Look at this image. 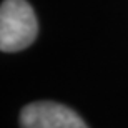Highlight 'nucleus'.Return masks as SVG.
<instances>
[{"label":"nucleus","mask_w":128,"mask_h":128,"mask_svg":"<svg viewBox=\"0 0 128 128\" xmlns=\"http://www.w3.org/2000/svg\"><path fill=\"white\" fill-rule=\"evenodd\" d=\"M18 123L20 128H90L75 110L48 100L25 105Z\"/></svg>","instance_id":"obj_2"},{"label":"nucleus","mask_w":128,"mask_h":128,"mask_svg":"<svg viewBox=\"0 0 128 128\" xmlns=\"http://www.w3.org/2000/svg\"><path fill=\"white\" fill-rule=\"evenodd\" d=\"M38 33V22L27 0H4L0 7V50L14 53L30 47Z\"/></svg>","instance_id":"obj_1"}]
</instances>
